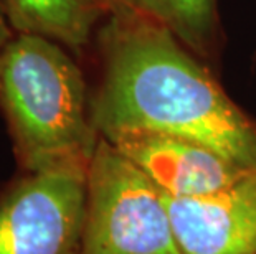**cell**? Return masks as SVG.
Segmentation results:
<instances>
[{"instance_id":"cell-1","label":"cell","mask_w":256,"mask_h":254,"mask_svg":"<svg viewBox=\"0 0 256 254\" xmlns=\"http://www.w3.org/2000/svg\"><path fill=\"white\" fill-rule=\"evenodd\" d=\"M101 50L102 78L91 98L100 137L162 134L256 167V121L170 30L139 12L111 17Z\"/></svg>"},{"instance_id":"cell-2","label":"cell","mask_w":256,"mask_h":254,"mask_svg":"<svg viewBox=\"0 0 256 254\" xmlns=\"http://www.w3.org/2000/svg\"><path fill=\"white\" fill-rule=\"evenodd\" d=\"M68 48L15 33L0 59V109L20 172L88 170L100 140L84 74Z\"/></svg>"},{"instance_id":"cell-3","label":"cell","mask_w":256,"mask_h":254,"mask_svg":"<svg viewBox=\"0 0 256 254\" xmlns=\"http://www.w3.org/2000/svg\"><path fill=\"white\" fill-rule=\"evenodd\" d=\"M78 254H182L164 192L102 137L86 172Z\"/></svg>"},{"instance_id":"cell-4","label":"cell","mask_w":256,"mask_h":254,"mask_svg":"<svg viewBox=\"0 0 256 254\" xmlns=\"http://www.w3.org/2000/svg\"><path fill=\"white\" fill-rule=\"evenodd\" d=\"M86 172H20L0 190V254H78Z\"/></svg>"},{"instance_id":"cell-5","label":"cell","mask_w":256,"mask_h":254,"mask_svg":"<svg viewBox=\"0 0 256 254\" xmlns=\"http://www.w3.org/2000/svg\"><path fill=\"white\" fill-rule=\"evenodd\" d=\"M172 198L212 195L240 182L256 167L192 140L162 134H124L110 140Z\"/></svg>"},{"instance_id":"cell-6","label":"cell","mask_w":256,"mask_h":254,"mask_svg":"<svg viewBox=\"0 0 256 254\" xmlns=\"http://www.w3.org/2000/svg\"><path fill=\"white\" fill-rule=\"evenodd\" d=\"M166 202L182 254H256V170L212 195Z\"/></svg>"},{"instance_id":"cell-7","label":"cell","mask_w":256,"mask_h":254,"mask_svg":"<svg viewBox=\"0 0 256 254\" xmlns=\"http://www.w3.org/2000/svg\"><path fill=\"white\" fill-rule=\"evenodd\" d=\"M14 30L80 51L90 43L106 8L100 0H4Z\"/></svg>"},{"instance_id":"cell-8","label":"cell","mask_w":256,"mask_h":254,"mask_svg":"<svg viewBox=\"0 0 256 254\" xmlns=\"http://www.w3.org/2000/svg\"><path fill=\"white\" fill-rule=\"evenodd\" d=\"M139 13L152 18L198 55L210 53L216 38V0H136Z\"/></svg>"},{"instance_id":"cell-9","label":"cell","mask_w":256,"mask_h":254,"mask_svg":"<svg viewBox=\"0 0 256 254\" xmlns=\"http://www.w3.org/2000/svg\"><path fill=\"white\" fill-rule=\"evenodd\" d=\"M15 33H17V31L14 30L12 23H10L5 2L0 0V59H2L5 50H7V46L10 45V41L14 40Z\"/></svg>"},{"instance_id":"cell-10","label":"cell","mask_w":256,"mask_h":254,"mask_svg":"<svg viewBox=\"0 0 256 254\" xmlns=\"http://www.w3.org/2000/svg\"><path fill=\"white\" fill-rule=\"evenodd\" d=\"M102 7L106 8L108 15L111 17H121V15L138 13V3L136 0H100Z\"/></svg>"}]
</instances>
